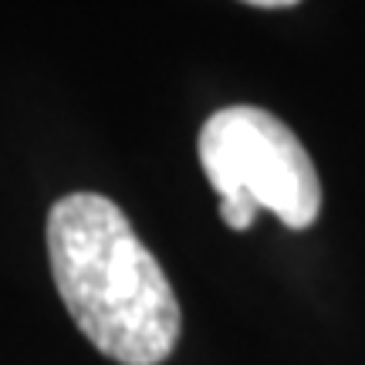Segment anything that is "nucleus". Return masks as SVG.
<instances>
[{
    "mask_svg": "<svg viewBox=\"0 0 365 365\" xmlns=\"http://www.w3.org/2000/svg\"><path fill=\"white\" fill-rule=\"evenodd\" d=\"M58 294L85 339L118 365H159L180 339V301L118 203L61 196L48 213Z\"/></svg>",
    "mask_w": 365,
    "mask_h": 365,
    "instance_id": "1",
    "label": "nucleus"
},
{
    "mask_svg": "<svg viewBox=\"0 0 365 365\" xmlns=\"http://www.w3.org/2000/svg\"><path fill=\"white\" fill-rule=\"evenodd\" d=\"M200 166L220 193V220L247 230L271 210L291 230H308L322 213V182L308 149L277 115L257 105H227L200 129Z\"/></svg>",
    "mask_w": 365,
    "mask_h": 365,
    "instance_id": "2",
    "label": "nucleus"
},
{
    "mask_svg": "<svg viewBox=\"0 0 365 365\" xmlns=\"http://www.w3.org/2000/svg\"><path fill=\"white\" fill-rule=\"evenodd\" d=\"M250 7H257V11H281V7H294V0H250Z\"/></svg>",
    "mask_w": 365,
    "mask_h": 365,
    "instance_id": "3",
    "label": "nucleus"
}]
</instances>
